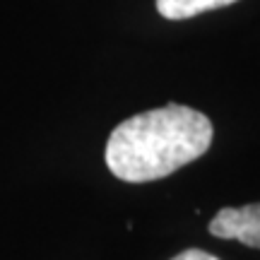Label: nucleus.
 Returning a JSON list of instances; mask_svg holds the SVG:
<instances>
[{
    "label": "nucleus",
    "instance_id": "f257e3e1",
    "mask_svg": "<svg viewBox=\"0 0 260 260\" xmlns=\"http://www.w3.org/2000/svg\"><path fill=\"white\" fill-rule=\"evenodd\" d=\"M212 123L190 106L167 104L118 123L104 159L116 178L149 183L203 157L212 142Z\"/></svg>",
    "mask_w": 260,
    "mask_h": 260
},
{
    "label": "nucleus",
    "instance_id": "f03ea898",
    "mask_svg": "<svg viewBox=\"0 0 260 260\" xmlns=\"http://www.w3.org/2000/svg\"><path fill=\"white\" fill-rule=\"evenodd\" d=\"M210 234L239 241L248 248H260V203L219 210L210 222Z\"/></svg>",
    "mask_w": 260,
    "mask_h": 260
},
{
    "label": "nucleus",
    "instance_id": "7ed1b4c3",
    "mask_svg": "<svg viewBox=\"0 0 260 260\" xmlns=\"http://www.w3.org/2000/svg\"><path fill=\"white\" fill-rule=\"evenodd\" d=\"M239 0H157V10L167 19H190L210 10H219L234 5Z\"/></svg>",
    "mask_w": 260,
    "mask_h": 260
},
{
    "label": "nucleus",
    "instance_id": "20e7f679",
    "mask_svg": "<svg viewBox=\"0 0 260 260\" xmlns=\"http://www.w3.org/2000/svg\"><path fill=\"white\" fill-rule=\"evenodd\" d=\"M171 260H219V258L207 251H200V248H188V251L178 253L176 258H171Z\"/></svg>",
    "mask_w": 260,
    "mask_h": 260
}]
</instances>
